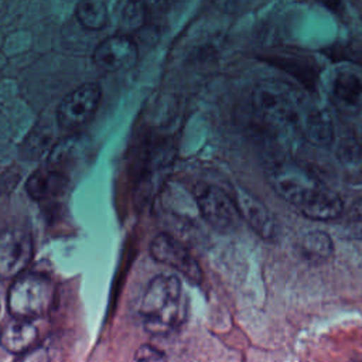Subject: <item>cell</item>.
<instances>
[{
    "mask_svg": "<svg viewBox=\"0 0 362 362\" xmlns=\"http://www.w3.org/2000/svg\"><path fill=\"white\" fill-rule=\"evenodd\" d=\"M331 96L334 105L345 113L362 109V78L352 71H339L332 79Z\"/></svg>",
    "mask_w": 362,
    "mask_h": 362,
    "instance_id": "cell-12",
    "label": "cell"
},
{
    "mask_svg": "<svg viewBox=\"0 0 362 362\" xmlns=\"http://www.w3.org/2000/svg\"><path fill=\"white\" fill-rule=\"evenodd\" d=\"M68 185V177L58 168L44 167L34 171L25 182L28 195L35 201H44L61 195Z\"/></svg>",
    "mask_w": 362,
    "mask_h": 362,
    "instance_id": "cell-14",
    "label": "cell"
},
{
    "mask_svg": "<svg viewBox=\"0 0 362 362\" xmlns=\"http://www.w3.org/2000/svg\"><path fill=\"white\" fill-rule=\"evenodd\" d=\"M38 329L31 320L8 317L0 328V345L13 355H23L37 346Z\"/></svg>",
    "mask_w": 362,
    "mask_h": 362,
    "instance_id": "cell-11",
    "label": "cell"
},
{
    "mask_svg": "<svg viewBox=\"0 0 362 362\" xmlns=\"http://www.w3.org/2000/svg\"><path fill=\"white\" fill-rule=\"evenodd\" d=\"M143 325L151 335L178 329L187 317V298L177 276L158 274L150 280L140 304Z\"/></svg>",
    "mask_w": 362,
    "mask_h": 362,
    "instance_id": "cell-1",
    "label": "cell"
},
{
    "mask_svg": "<svg viewBox=\"0 0 362 362\" xmlns=\"http://www.w3.org/2000/svg\"><path fill=\"white\" fill-rule=\"evenodd\" d=\"M150 255L158 263L177 270L192 284L202 283V269L191 250L177 238L161 232L150 243Z\"/></svg>",
    "mask_w": 362,
    "mask_h": 362,
    "instance_id": "cell-6",
    "label": "cell"
},
{
    "mask_svg": "<svg viewBox=\"0 0 362 362\" xmlns=\"http://www.w3.org/2000/svg\"><path fill=\"white\" fill-rule=\"evenodd\" d=\"M349 215H351V219L354 222H362V197L358 198L354 205L351 206V211H349Z\"/></svg>",
    "mask_w": 362,
    "mask_h": 362,
    "instance_id": "cell-21",
    "label": "cell"
},
{
    "mask_svg": "<svg viewBox=\"0 0 362 362\" xmlns=\"http://www.w3.org/2000/svg\"><path fill=\"white\" fill-rule=\"evenodd\" d=\"M143 1L147 8V13H151V11L156 13V11H164L170 0H143Z\"/></svg>",
    "mask_w": 362,
    "mask_h": 362,
    "instance_id": "cell-20",
    "label": "cell"
},
{
    "mask_svg": "<svg viewBox=\"0 0 362 362\" xmlns=\"http://www.w3.org/2000/svg\"><path fill=\"white\" fill-rule=\"evenodd\" d=\"M102 90L95 82H86L69 92L57 109V117L64 129H76L89 122L100 103Z\"/></svg>",
    "mask_w": 362,
    "mask_h": 362,
    "instance_id": "cell-8",
    "label": "cell"
},
{
    "mask_svg": "<svg viewBox=\"0 0 362 362\" xmlns=\"http://www.w3.org/2000/svg\"><path fill=\"white\" fill-rule=\"evenodd\" d=\"M194 198L202 218L215 230L230 233L238 229L240 215L235 201L219 187L208 182H198L194 187Z\"/></svg>",
    "mask_w": 362,
    "mask_h": 362,
    "instance_id": "cell-4",
    "label": "cell"
},
{
    "mask_svg": "<svg viewBox=\"0 0 362 362\" xmlns=\"http://www.w3.org/2000/svg\"><path fill=\"white\" fill-rule=\"evenodd\" d=\"M267 178L276 194L296 209L324 187L313 174L294 164H281L274 167L269 173Z\"/></svg>",
    "mask_w": 362,
    "mask_h": 362,
    "instance_id": "cell-5",
    "label": "cell"
},
{
    "mask_svg": "<svg viewBox=\"0 0 362 362\" xmlns=\"http://www.w3.org/2000/svg\"><path fill=\"white\" fill-rule=\"evenodd\" d=\"M303 136L318 147H328L335 136L334 119L324 107H311L303 110L300 124Z\"/></svg>",
    "mask_w": 362,
    "mask_h": 362,
    "instance_id": "cell-13",
    "label": "cell"
},
{
    "mask_svg": "<svg viewBox=\"0 0 362 362\" xmlns=\"http://www.w3.org/2000/svg\"><path fill=\"white\" fill-rule=\"evenodd\" d=\"M34 256V242L28 230L10 228L0 233V279L11 280L21 274Z\"/></svg>",
    "mask_w": 362,
    "mask_h": 362,
    "instance_id": "cell-7",
    "label": "cell"
},
{
    "mask_svg": "<svg viewBox=\"0 0 362 362\" xmlns=\"http://www.w3.org/2000/svg\"><path fill=\"white\" fill-rule=\"evenodd\" d=\"M355 223L358 225V228H356V235H358L359 239H362V222H355Z\"/></svg>",
    "mask_w": 362,
    "mask_h": 362,
    "instance_id": "cell-23",
    "label": "cell"
},
{
    "mask_svg": "<svg viewBox=\"0 0 362 362\" xmlns=\"http://www.w3.org/2000/svg\"><path fill=\"white\" fill-rule=\"evenodd\" d=\"M233 201L240 218L256 232L263 240L274 242L277 238V223L262 201L249 194L246 189L235 187Z\"/></svg>",
    "mask_w": 362,
    "mask_h": 362,
    "instance_id": "cell-10",
    "label": "cell"
},
{
    "mask_svg": "<svg viewBox=\"0 0 362 362\" xmlns=\"http://www.w3.org/2000/svg\"><path fill=\"white\" fill-rule=\"evenodd\" d=\"M322 6L328 7L332 11H337L341 7V0H318Z\"/></svg>",
    "mask_w": 362,
    "mask_h": 362,
    "instance_id": "cell-22",
    "label": "cell"
},
{
    "mask_svg": "<svg viewBox=\"0 0 362 362\" xmlns=\"http://www.w3.org/2000/svg\"><path fill=\"white\" fill-rule=\"evenodd\" d=\"M253 106L259 116L279 129L298 127L303 115L298 93L277 81H263L253 90Z\"/></svg>",
    "mask_w": 362,
    "mask_h": 362,
    "instance_id": "cell-3",
    "label": "cell"
},
{
    "mask_svg": "<svg viewBox=\"0 0 362 362\" xmlns=\"http://www.w3.org/2000/svg\"><path fill=\"white\" fill-rule=\"evenodd\" d=\"M76 18L88 30H102L107 23L106 0H81L76 6Z\"/></svg>",
    "mask_w": 362,
    "mask_h": 362,
    "instance_id": "cell-17",
    "label": "cell"
},
{
    "mask_svg": "<svg viewBox=\"0 0 362 362\" xmlns=\"http://www.w3.org/2000/svg\"><path fill=\"white\" fill-rule=\"evenodd\" d=\"M147 16L143 0H127L122 10V24L127 30H137L144 24Z\"/></svg>",
    "mask_w": 362,
    "mask_h": 362,
    "instance_id": "cell-18",
    "label": "cell"
},
{
    "mask_svg": "<svg viewBox=\"0 0 362 362\" xmlns=\"http://www.w3.org/2000/svg\"><path fill=\"white\" fill-rule=\"evenodd\" d=\"M298 250L300 256L310 263H321L332 256L334 243L327 232L310 230L301 236Z\"/></svg>",
    "mask_w": 362,
    "mask_h": 362,
    "instance_id": "cell-16",
    "label": "cell"
},
{
    "mask_svg": "<svg viewBox=\"0 0 362 362\" xmlns=\"http://www.w3.org/2000/svg\"><path fill=\"white\" fill-rule=\"evenodd\" d=\"M164 359H165V354L150 344H144L139 346L134 352V361H139V362H157Z\"/></svg>",
    "mask_w": 362,
    "mask_h": 362,
    "instance_id": "cell-19",
    "label": "cell"
},
{
    "mask_svg": "<svg viewBox=\"0 0 362 362\" xmlns=\"http://www.w3.org/2000/svg\"><path fill=\"white\" fill-rule=\"evenodd\" d=\"M13 280L7 294L10 315L34 320L49 313L57 294L49 276L40 272H23Z\"/></svg>",
    "mask_w": 362,
    "mask_h": 362,
    "instance_id": "cell-2",
    "label": "cell"
},
{
    "mask_svg": "<svg viewBox=\"0 0 362 362\" xmlns=\"http://www.w3.org/2000/svg\"><path fill=\"white\" fill-rule=\"evenodd\" d=\"M344 209L339 195L327 187H321L307 202H304L297 211L313 221H332L337 219Z\"/></svg>",
    "mask_w": 362,
    "mask_h": 362,
    "instance_id": "cell-15",
    "label": "cell"
},
{
    "mask_svg": "<svg viewBox=\"0 0 362 362\" xmlns=\"http://www.w3.org/2000/svg\"><path fill=\"white\" fill-rule=\"evenodd\" d=\"M136 42L123 34L105 38L93 51L92 59L95 65L105 72H116L127 69L137 61Z\"/></svg>",
    "mask_w": 362,
    "mask_h": 362,
    "instance_id": "cell-9",
    "label": "cell"
}]
</instances>
